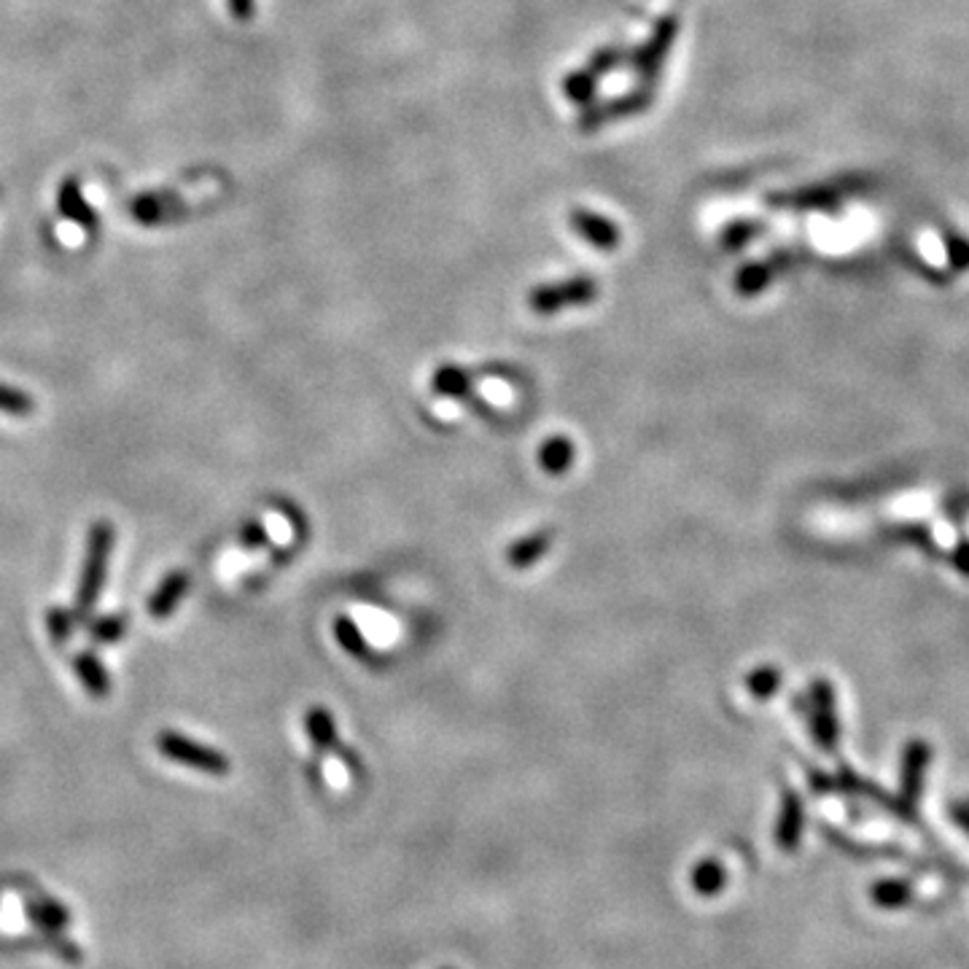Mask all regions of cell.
Here are the masks:
<instances>
[{
  "instance_id": "obj_13",
  "label": "cell",
  "mask_w": 969,
  "mask_h": 969,
  "mask_svg": "<svg viewBox=\"0 0 969 969\" xmlns=\"http://www.w3.org/2000/svg\"><path fill=\"white\" fill-rule=\"evenodd\" d=\"M60 211L65 216L70 218V222H76L79 226H87V229H92L95 226V211L89 208L87 203H84L81 189L76 180H65L62 189H60Z\"/></svg>"
},
{
  "instance_id": "obj_28",
  "label": "cell",
  "mask_w": 969,
  "mask_h": 969,
  "mask_svg": "<svg viewBox=\"0 0 969 969\" xmlns=\"http://www.w3.org/2000/svg\"><path fill=\"white\" fill-rule=\"evenodd\" d=\"M226 6H229V14L237 22H248L254 17V0H226Z\"/></svg>"
},
{
  "instance_id": "obj_1",
  "label": "cell",
  "mask_w": 969,
  "mask_h": 969,
  "mask_svg": "<svg viewBox=\"0 0 969 969\" xmlns=\"http://www.w3.org/2000/svg\"><path fill=\"white\" fill-rule=\"evenodd\" d=\"M111 549H114V526L106 520L95 522L92 531H89L87 564H84L81 585H79V593H76V614H79V617H87V614L92 611L97 596H100Z\"/></svg>"
},
{
  "instance_id": "obj_2",
  "label": "cell",
  "mask_w": 969,
  "mask_h": 969,
  "mask_svg": "<svg viewBox=\"0 0 969 969\" xmlns=\"http://www.w3.org/2000/svg\"><path fill=\"white\" fill-rule=\"evenodd\" d=\"M598 296V283L590 275L568 277L564 283H547V286H536L528 294V307L536 315H552L566 307H585Z\"/></svg>"
},
{
  "instance_id": "obj_5",
  "label": "cell",
  "mask_w": 969,
  "mask_h": 969,
  "mask_svg": "<svg viewBox=\"0 0 969 969\" xmlns=\"http://www.w3.org/2000/svg\"><path fill=\"white\" fill-rule=\"evenodd\" d=\"M568 222H571V229L577 232L581 241L596 245L600 251H614L619 245V226L596 211L574 208Z\"/></svg>"
},
{
  "instance_id": "obj_4",
  "label": "cell",
  "mask_w": 969,
  "mask_h": 969,
  "mask_svg": "<svg viewBox=\"0 0 969 969\" xmlns=\"http://www.w3.org/2000/svg\"><path fill=\"white\" fill-rule=\"evenodd\" d=\"M678 32V19L674 14L663 17L660 22L655 25V30H652L649 41L644 43L642 49L633 55V62H636V70L646 79H652V76L657 74V70L663 68L665 57H668L671 47H674V38Z\"/></svg>"
},
{
  "instance_id": "obj_29",
  "label": "cell",
  "mask_w": 969,
  "mask_h": 969,
  "mask_svg": "<svg viewBox=\"0 0 969 969\" xmlns=\"http://www.w3.org/2000/svg\"><path fill=\"white\" fill-rule=\"evenodd\" d=\"M956 822L969 832V811H965V807H956Z\"/></svg>"
},
{
  "instance_id": "obj_21",
  "label": "cell",
  "mask_w": 969,
  "mask_h": 969,
  "mask_svg": "<svg viewBox=\"0 0 969 969\" xmlns=\"http://www.w3.org/2000/svg\"><path fill=\"white\" fill-rule=\"evenodd\" d=\"M693 883L697 894H716V891H722V887H725V868L720 862H703L695 870Z\"/></svg>"
},
{
  "instance_id": "obj_24",
  "label": "cell",
  "mask_w": 969,
  "mask_h": 969,
  "mask_svg": "<svg viewBox=\"0 0 969 969\" xmlns=\"http://www.w3.org/2000/svg\"><path fill=\"white\" fill-rule=\"evenodd\" d=\"M767 283V270L762 264H748L746 270H741L738 275V291L741 294H754Z\"/></svg>"
},
{
  "instance_id": "obj_16",
  "label": "cell",
  "mask_w": 969,
  "mask_h": 969,
  "mask_svg": "<svg viewBox=\"0 0 969 969\" xmlns=\"http://www.w3.org/2000/svg\"><path fill=\"white\" fill-rule=\"evenodd\" d=\"M307 735L315 743V748H329L337 741V727H334V716L329 714V708L313 706L305 716Z\"/></svg>"
},
{
  "instance_id": "obj_17",
  "label": "cell",
  "mask_w": 969,
  "mask_h": 969,
  "mask_svg": "<svg viewBox=\"0 0 969 969\" xmlns=\"http://www.w3.org/2000/svg\"><path fill=\"white\" fill-rule=\"evenodd\" d=\"M434 388L439 393H444V397L452 399H461L467 397L471 391V380L469 374L463 370H458V366H442V370H437L434 374Z\"/></svg>"
},
{
  "instance_id": "obj_7",
  "label": "cell",
  "mask_w": 969,
  "mask_h": 969,
  "mask_svg": "<svg viewBox=\"0 0 969 969\" xmlns=\"http://www.w3.org/2000/svg\"><path fill=\"white\" fill-rule=\"evenodd\" d=\"M28 919L36 923L41 932L62 934L70 923V913L62 902L55 897L41 894V891H30L28 894Z\"/></svg>"
},
{
  "instance_id": "obj_10",
  "label": "cell",
  "mask_w": 969,
  "mask_h": 969,
  "mask_svg": "<svg viewBox=\"0 0 969 969\" xmlns=\"http://www.w3.org/2000/svg\"><path fill=\"white\" fill-rule=\"evenodd\" d=\"M180 203L173 194H144L133 203V213L140 224H161L173 218Z\"/></svg>"
},
{
  "instance_id": "obj_26",
  "label": "cell",
  "mask_w": 969,
  "mask_h": 969,
  "mask_svg": "<svg viewBox=\"0 0 969 969\" xmlns=\"http://www.w3.org/2000/svg\"><path fill=\"white\" fill-rule=\"evenodd\" d=\"M49 633L55 636V642H68L70 633H74V619L68 611L51 609L49 611Z\"/></svg>"
},
{
  "instance_id": "obj_19",
  "label": "cell",
  "mask_w": 969,
  "mask_h": 969,
  "mask_svg": "<svg viewBox=\"0 0 969 969\" xmlns=\"http://www.w3.org/2000/svg\"><path fill=\"white\" fill-rule=\"evenodd\" d=\"M596 84H598L596 74H590V70H574V74L564 81V92L568 100L579 102L581 106V102L593 100V95H596Z\"/></svg>"
},
{
  "instance_id": "obj_8",
  "label": "cell",
  "mask_w": 969,
  "mask_h": 969,
  "mask_svg": "<svg viewBox=\"0 0 969 969\" xmlns=\"http://www.w3.org/2000/svg\"><path fill=\"white\" fill-rule=\"evenodd\" d=\"M186 590H189V577H186L184 571L167 574V577L161 579V585L154 590V596L148 598V614H151L154 619L170 617V614L178 609L180 598L186 596Z\"/></svg>"
},
{
  "instance_id": "obj_3",
  "label": "cell",
  "mask_w": 969,
  "mask_h": 969,
  "mask_svg": "<svg viewBox=\"0 0 969 969\" xmlns=\"http://www.w3.org/2000/svg\"><path fill=\"white\" fill-rule=\"evenodd\" d=\"M157 748L165 760L194 767V771L199 773H208V775L229 773V760H226L218 748H211L205 746V743L186 738V735L176 733V730H165V733L157 738Z\"/></svg>"
},
{
  "instance_id": "obj_6",
  "label": "cell",
  "mask_w": 969,
  "mask_h": 969,
  "mask_svg": "<svg viewBox=\"0 0 969 969\" xmlns=\"http://www.w3.org/2000/svg\"><path fill=\"white\" fill-rule=\"evenodd\" d=\"M649 92L646 89H638V92H630L625 97H617V100L604 102V106L590 108L585 116L579 119V127H585V133H593V129L600 125H609V121L625 119V116L633 114H642L646 106H649Z\"/></svg>"
},
{
  "instance_id": "obj_27",
  "label": "cell",
  "mask_w": 969,
  "mask_h": 969,
  "mask_svg": "<svg viewBox=\"0 0 969 969\" xmlns=\"http://www.w3.org/2000/svg\"><path fill=\"white\" fill-rule=\"evenodd\" d=\"M241 539H243L245 547H262L264 541H267V531H264V528L258 526V522H248V526L243 528Z\"/></svg>"
},
{
  "instance_id": "obj_25",
  "label": "cell",
  "mask_w": 969,
  "mask_h": 969,
  "mask_svg": "<svg viewBox=\"0 0 969 969\" xmlns=\"http://www.w3.org/2000/svg\"><path fill=\"white\" fill-rule=\"evenodd\" d=\"M619 60H623V51H619V49H600V51H596V55H593L590 68H587V70H590V74H596V76L611 74V70L619 65Z\"/></svg>"
},
{
  "instance_id": "obj_18",
  "label": "cell",
  "mask_w": 969,
  "mask_h": 969,
  "mask_svg": "<svg viewBox=\"0 0 969 969\" xmlns=\"http://www.w3.org/2000/svg\"><path fill=\"white\" fill-rule=\"evenodd\" d=\"M32 410H36L32 397H28L25 391H17V388L0 383V412H3V415L28 418L32 415Z\"/></svg>"
},
{
  "instance_id": "obj_11",
  "label": "cell",
  "mask_w": 969,
  "mask_h": 969,
  "mask_svg": "<svg viewBox=\"0 0 969 969\" xmlns=\"http://www.w3.org/2000/svg\"><path fill=\"white\" fill-rule=\"evenodd\" d=\"M549 545H552V531H536L531 536H526V539L515 541V545L509 547V552H507L509 566L528 568V566L539 564V558L547 552Z\"/></svg>"
},
{
  "instance_id": "obj_14",
  "label": "cell",
  "mask_w": 969,
  "mask_h": 969,
  "mask_svg": "<svg viewBox=\"0 0 969 969\" xmlns=\"http://www.w3.org/2000/svg\"><path fill=\"white\" fill-rule=\"evenodd\" d=\"M76 676L81 678V684L87 687V693L92 697H106L108 687H111V678H108L102 663L95 655H79L76 657Z\"/></svg>"
},
{
  "instance_id": "obj_23",
  "label": "cell",
  "mask_w": 969,
  "mask_h": 969,
  "mask_svg": "<svg viewBox=\"0 0 969 969\" xmlns=\"http://www.w3.org/2000/svg\"><path fill=\"white\" fill-rule=\"evenodd\" d=\"M125 636V619L121 617H102L92 625V638L100 644H114Z\"/></svg>"
},
{
  "instance_id": "obj_9",
  "label": "cell",
  "mask_w": 969,
  "mask_h": 969,
  "mask_svg": "<svg viewBox=\"0 0 969 969\" xmlns=\"http://www.w3.org/2000/svg\"><path fill=\"white\" fill-rule=\"evenodd\" d=\"M800 835H803V805L794 794H786L775 826V843L781 851H794L800 845Z\"/></svg>"
},
{
  "instance_id": "obj_15",
  "label": "cell",
  "mask_w": 969,
  "mask_h": 969,
  "mask_svg": "<svg viewBox=\"0 0 969 969\" xmlns=\"http://www.w3.org/2000/svg\"><path fill=\"white\" fill-rule=\"evenodd\" d=\"M870 897H872V902L878 904V908L897 910V908H904V904L913 900V887H910L908 881H897V878H889V881H878L875 887H872Z\"/></svg>"
},
{
  "instance_id": "obj_22",
  "label": "cell",
  "mask_w": 969,
  "mask_h": 969,
  "mask_svg": "<svg viewBox=\"0 0 969 969\" xmlns=\"http://www.w3.org/2000/svg\"><path fill=\"white\" fill-rule=\"evenodd\" d=\"M927 757H923V748L916 746L913 752L908 754V765H904V797L913 803L916 797H919V786H921V767Z\"/></svg>"
},
{
  "instance_id": "obj_20",
  "label": "cell",
  "mask_w": 969,
  "mask_h": 969,
  "mask_svg": "<svg viewBox=\"0 0 969 969\" xmlns=\"http://www.w3.org/2000/svg\"><path fill=\"white\" fill-rule=\"evenodd\" d=\"M334 636H337L340 646L345 652H351V655H366V642L364 636H361L359 625L353 623L351 617H337L334 619Z\"/></svg>"
},
{
  "instance_id": "obj_12",
  "label": "cell",
  "mask_w": 969,
  "mask_h": 969,
  "mask_svg": "<svg viewBox=\"0 0 969 969\" xmlns=\"http://www.w3.org/2000/svg\"><path fill=\"white\" fill-rule=\"evenodd\" d=\"M574 456H577V448H574V442L568 437H552L547 439L545 444H541L539 450V463L541 469L549 471V474H564L568 471V467L574 463Z\"/></svg>"
}]
</instances>
